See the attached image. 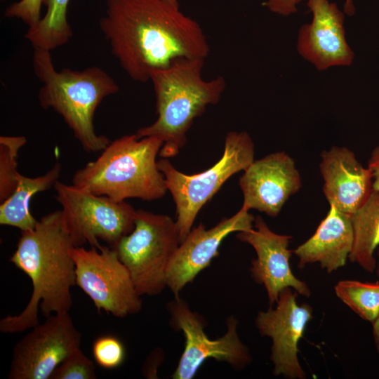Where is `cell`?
Listing matches in <instances>:
<instances>
[{
	"mask_svg": "<svg viewBox=\"0 0 379 379\" xmlns=\"http://www.w3.org/2000/svg\"><path fill=\"white\" fill-rule=\"evenodd\" d=\"M99 27L112 54L130 78L149 80L152 71L182 58L206 59L210 48L201 25L164 0H106Z\"/></svg>",
	"mask_w": 379,
	"mask_h": 379,
	"instance_id": "cell-1",
	"label": "cell"
},
{
	"mask_svg": "<svg viewBox=\"0 0 379 379\" xmlns=\"http://www.w3.org/2000/svg\"><path fill=\"white\" fill-rule=\"evenodd\" d=\"M72 247L61 210L42 216L33 229L21 231L9 261L30 279L32 293L20 314L0 320L1 333L22 332L38 325L39 307L46 318L69 312L73 304L71 288L76 286Z\"/></svg>",
	"mask_w": 379,
	"mask_h": 379,
	"instance_id": "cell-2",
	"label": "cell"
},
{
	"mask_svg": "<svg viewBox=\"0 0 379 379\" xmlns=\"http://www.w3.org/2000/svg\"><path fill=\"white\" fill-rule=\"evenodd\" d=\"M205 59L182 58L150 74L156 98L157 120L139 128L140 138L153 136L163 142L161 158L176 156L187 140V133L194 119L211 105L220 100L226 88L222 76L204 80Z\"/></svg>",
	"mask_w": 379,
	"mask_h": 379,
	"instance_id": "cell-3",
	"label": "cell"
},
{
	"mask_svg": "<svg viewBox=\"0 0 379 379\" xmlns=\"http://www.w3.org/2000/svg\"><path fill=\"white\" fill-rule=\"evenodd\" d=\"M32 64L42 84L38 93L40 105L62 117L85 152L103 150L110 140L95 132L93 119L101 102L119 91L114 79L97 66L58 71L51 51L41 48L34 49Z\"/></svg>",
	"mask_w": 379,
	"mask_h": 379,
	"instance_id": "cell-4",
	"label": "cell"
},
{
	"mask_svg": "<svg viewBox=\"0 0 379 379\" xmlns=\"http://www.w3.org/2000/svg\"><path fill=\"white\" fill-rule=\"evenodd\" d=\"M162 145V140L153 136L120 137L110 141L95 160L78 169L72 183L117 201L159 199L168 191L156 160Z\"/></svg>",
	"mask_w": 379,
	"mask_h": 379,
	"instance_id": "cell-5",
	"label": "cell"
},
{
	"mask_svg": "<svg viewBox=\"0 0 379 379\" xmlns=\"http://www.w3.org/2000/svg\"><path fill=\"white\" fill-rule=\"evenodd\" d=\"M254 161V143L246 131L229 132L221 158L207 170L187 175L177 170L168 159L157 161L176 208L175 223L180 242L192 228L201 208L233 175L244 171Z\"/></svg>",
	"mask_w": 379,
	"mask_h": 379,
	"instance_id": "cell-6",
	"label": "cell"
},
{
	"mask_svg": "<svg viewBox=\"0 0 379 379\" xmlns=\"http://www.w3.org/2000/svg\"><path fill=\"white\" fill-rule=\"evenodd\" d=\"M180 244L171 217L136 210L133 230L114 248L140 295H156L166 287L167 270Z\"/></svg>",
	"mask_w": 379,
	"mask_h": 379,
	"instance_id": "cell-7",
	"label": "cell"
},
{
	"mask_svg": "<svg viewBox=\"0 0 379 379\" xmlns=\"http://www.w3.org/2000/svg\"><path fill=\"white\" fill-rule=\"evenodd\" d=\"M53 187L74 247L99 248L100 240L114 248L133 230L136 210L126 201H117L58 180Z\"/></svg>",
	"mask_w": 379,
	"mask_h": 379,
	"instance_id": "cell-8",
	"label": "cell"
},
{
	"mask_svg": "<svg viewBox=\"0 0 379 379\" xmlns=\"http://www.w3.org/2000/svg\"><path fill=\"white\" fill-rule=\"evenodd\" d=\"M76 286L92 300L98 312L123 318L138 314L142 303L131 274L115 248L72 247Z\"/></svg>",
	"mask_w": 379,
	"mask_h": 379,
	"instance_id": "cell-9",
	"label": "cell"
},
{
	"mask_svg": "<svg viewBox=\"0 0 379 379\" xmlns=\"http://www.w3.org/2000/svg\"><path fill=\"white\" fill-rule=\"evenodd\" d=\"M171 324L182 331L185 342L183 352L171 377L174 379H191L208 359L225 361L232 367L241 369L248 365L252 357L237 333V319L230 316L226 333L216 339H210L204 332L205 323L201 317L192 311L188 303L179 296L167 304Z\"/></svg>",
	"mask_w": 379,
	"mask_h": 379,
	"instance_id": "cell-10",
	"label": "cell"
},
{
	"mask_svg": "<svg viewBox=\"0 0 379 379\" xmlns=\"http://www.w3.org/2000/svg\"><path fill=\"white\" fill-rule=\"evenodd\" d=\"M81 333L69 312L54 314L13 347L9 379H50L55 368L80 348Z\"/></svg>",
	"mask_w": 379,
	"mask_h": 379,
	"instance_id": "cell-11",
	"label": "cell"
},
{
	"mask_svg": "<svg viewBox=\"0 0 379 379\" xmlns=\"http://www.w3.org/2000/svg\"><path fill=\"white\" fill-rule=\"evenodd\" d=\"M297 294L291 288L284 289L274 307L260 311L255 320L260 334L272 340L273 374L288 379L306 378L298 359V343L313 319L312 307L307 303L298 304Z\"/></svg>",
	"mask_w": 379,
	"mask_h": 379,
	"instance_id": "cell-12",
	"label": "cell"
},
{
	"mask_svg": "<svg viewBox=\"0 0 379 379\" xmlns=\"http://www.w3.org/2000/svg\"><path fill=\"white\" fill-rule=\"evenodd\" d=\"M237 238L250 244L255 251L256 258L251 260V275L257 284L265 287L270 307L276 304L280 293L286 288L305 297L311 295L308 285L295 276L290 266L293 251L288 246L292 236L273 232L258 215L253 227L238 232Z\"/></svg>",
	"mask_w": 379,
	"mask_h": 379,
	"instance_id": "cell-13",
	"label": "cell"
},
{
	"mask_svg": "<svg viewBox=\"0 0 379 379\" xmlns=\"http://www.w3.org/2000/svg\"><path fill=\"white\" fill-rule=\"evenodd\" d=\"M254 220L253 215L241 207L234 215L222 219L210 229L202 223L192 227L180 242L167 270L166 287L174 297L179 296L182 289L211 265L225 237L253 228Z\"/></svg>",
	"mask_w": 379,
	"mask_h": 379,
	"instance_id": "cell-14",
	"label": "cell"
},
{
	"mask_svg": "<svg viewBox=\"0 0 379 379\" xmlns=\"http://www.w3.org/2000/svg\"><path fill=\"white\" fill-rule=\"evenodd\" d=\"M243 208L276 218L289 198L302 186L294 159L284 151L254 160L239 180Z\"/></svg>",
	"mask_w": 379,
	"mask_h": 379,
	"instance_id": "cell-15",
	"label": "cell"
},
{
	"mask_svg": "<svg viewBox=\"0 0 379 379\" xmlns=\"http://www.w3.org/2000/svg\"><path fill=\"white\" fill-rule=\"evenodd\" d=\"M307 5L312 19L299 29L298 53L319 71L351 65L354 54L345 39L344 13L329 0H307Z\"/></svg>",
	"mask_w": 379,
	"mask_h": 379,
	"instance_id": "cell-16",
	"label": "cell"
},
{
	"mask_svg": "<svg viewBox=\"0 0 379 379\" xmlns=\"http://www.w3.org/2000/svg\"><path fill=\"white\" fill-rule=\"evenodd\" d=\"M320 156L324 197L329 206L351 215L365 204L373 191L371 171L346 147L333 146Z\"/></svg>",
	"mask_w": 379,
	"mask_h": 379,
	"instance_id": "cell-17",
	"label": "cell"
},
{
	"mask_svg": "<svg viewBox=\"0 0 379 379\" xmlns=\"http://www.w3.org/2000/svg\"><path fill=\"white\" fill-rule=\"evenodd\" d=\"M353 245L350 215L330 206L315 232L293 250L300 269L318 263L328 273L345 265Z\"/></svg>",
	"mask_w": 379,
	"mask_h": 379,
	"instance_id": "cell-18",
	"label": "cell"
},
{
	"mask_svg": "<svg viewBox=\"0 0 379 379\" xmlns=\"http://www.w3.org/2000/svg\"><path fill=\"white\" fill-rule=\"evenodd\" d=\"M60 172L61 165L56 162L46 173L37 177L20 173L15 191L0 204V224L15 227L21 231L33 229L38 220L30 211L31 199L36 193L53 187Z\"/></svg>",
	"mask_w": 379,
	"mask_h": 379,
	"instance_id": "cell-19",
	"label": "cell"
},
{
	"mask_svg": "<svg viewBox=\"0 0 379 379\" xmlns=\"http://www.w3.org/2000/svg\"><path fill=\"white\" fill-rule=\"evenodd\" d=\"M353 245L349 260L365 271L376 267L375 251L379 247V191L373 190L368 200L350 215Z\"/></svg>",
	"mask_w": 379,
	"mask_h": 379,
	"instance_id": "cell-20",
	"label": "cell"
},
{
	"mask_svg": "<svg viewBox=\"0 0 379 379\" xmlns=\"http://www.w3.org/2000/svg\"><path fill=\"white\" fill-rule=\"evenodd\" d=\"M70 0H44L46 12L35 25L28 28L25 38L34 48L52 51L66 44L72 36L67 21Z\"/></svg>",
	"mask_w": 379,
	"mask_h": 379,
	"instance_id": "cell-21",
	"label": "cell"
},
{
	"mask_svg": "<svg viewBox=\"0 0 379 379\" xmlns=\"http://www.w3.org/2000/svg\"><path fill=\"white\" fill-rule=\"evenodd\" d=\"M337 297L363 320L372 323L379 315V282L342 280L334 287Z\"/></svg>",
	"mask_w": 379,
	"mask_h": 379,
	"instance_id": "cell-22",
	"label": "cell"
},
{
	"mask_svg": "<svg viewBox=\"0 0 379 379\" xmlns=\"http://www.w3.org/2000/svg\"><path fill=\"white\" fill-rule=\"evenodd\" d=\"M24 136L0 137V204L15 191L20 173L18 171V156L26 144Z\"/></svg>",
	"mask_w": 379,
	"mask_h": 379,
	"instance_id": "cell-23",
	"label": "cell"
},
{
	"mask_svg": "<svg viewBox=\"0 0 379 379\" xmlns=\"http://www.w3.org/2000/svg\"><path fill=\"white\" fill-rule=\"evenodd\" d=\"M93 358L100 367L114 369L121 366L126 357L123 343L112 335H103L98 337L93 343Z\"/></svg>",
	"mask_w": 379,
	"mask_h": 379,
	"instance_id": "cell-24",
	"label": "cell"
},
{
	"mask_svg": "<svg viewBox=\"0 0 379 379\" xmlns=\"http://www.w3.org/2000/svg\"><path fill=\"white\" fill-rule=\"evenodd\" d=\"M95 366L79 348L67 357L53 371L50 379H95Z\"/></svg>",
	"mask_w": 379,
	"mask_h": 379,
	"instance_id": "cell-25",
	"label": "cell"
},
{
	"mask_svg": "<svg viewBox=\"0 0 379 379\" xmlns=\"http://www.w3.org/2000/svg\"><path fill=\"white\" fill-rule=\"evenodd\" d=\"M43 1L44 0H20L8 6L4 15L20 19L29 27H32L41 18V8Z\"/></svg>",
	"mask_w": 379,
	"mask_h": 379,
	"instance_id": "cell-26",
	"label": "cell"
},
{
	"mask_svg": "<svg viewBox=\"0 0 379 379\" xmlns=\"http://www.w3.org/2000/svg\"><path fill=\"white\" fill-rule=\"evenodd\" d=\"M302 0H266L262 5L270 11L282 16H288L298 12L297 6ZM344 12L349 16L354 15L355 7L353 0H345Z\"/></svg>",
	"mask_w": 379,
	"mask_h": 379,
	"instance_id": "cell-27",
	"label": "cell"
},
{
	"mask_svg": "<svg viewBox=\"0 0 379 379\" xmlns=\"http://www.w3.org/2000/svg\"><path fill=\"white\" fill-rule=\"evenodd\" d=\"M367 167L372 175L373 190L379 191V145L372 150Z\"/></svg>",
	"mask_w": 379,
	"mask_h": 379,
	"instance_id": "cell-28",
	"label": "cell"
},
{
	"mask_svg": "<svg viewBox=\"0 0 379 379\" xmlns=\"http://www.w3.org/2000/svg\"><path fill=\"white\" fill-rule=\"evenodd\" d=\"M371 324L373 325V340L379 354V315Z\"/></svg>",
	"mask_w": 379,
	"mask_h": 379,
	"instance_id": "cell-29",
	"label": "cell"
},
{
	"mask_svg": "<svg viewBox=\"0 0 379 379\" xmlns=\"http://www.w3.org/2000/svg\"><path fill=\"white\" fill-rule=\"evenodd\" d=\"M377 255H378V260H376V267H375V272L377 276L379 277V247L377 249Z\"/></svg>",
	"mask_w": 379,
	"mask_h": 379,
	"instance_id": "cell-30",
	"label": "cell"
},
{
	"mask_svg": "<svg viewBox=\"0 0 379 379\" xmlns=\"http://www.w3.org/2000/svg\"><path fill=\"white\" fill-rule=\"evenodd\" d=\"M164 1L173 6L179 7V0H164Z\"/></svg>",
	"mask_w": 379,
	"mask_h": 379,
	"instance_id": "cell-31",
	"label": "cell"
}]
</instances>
